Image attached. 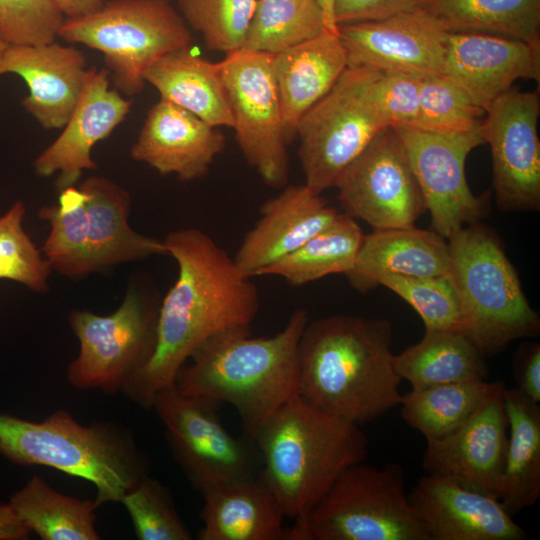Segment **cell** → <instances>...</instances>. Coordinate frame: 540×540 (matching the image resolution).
<instances>
[{
  "label": "cell",
  "mask_w": 540,
  "mask_h": 540,
  "mask_svg": "<svg viewBox=\"0 0 540 540\" xmlns=\"http://www.w3.org/2000/svg\"><path fill=\"white\" fill-rule=\"evenodd\" d=\"M199 540H290L283 509L261 475L201 493Z\"/></svg>",
  "instance_id": "obj_26"
},
{
  "label": "cell",
  "mask_w": 540,
  "mask_h": 540,
  "mask_svg": "<svg viewBox=\"0 0 540 540\" xmlns=\"http://www.w3.org/2000/svg\"><path fill=\"white\" fill-rule=\"evenodd\" d=\"M178 275L160 301L153 353L121 392L144 409L174 383L191 354L211 337L250 328L259 311L251 278L208 234L197 228L169 232L163 239Z\"/></svg>",
  "instance_id": "obj_1"
},
{
  "label": "cell",
  "mask_w": 540,
  "mask_h": 540,
  "mask_svg": "<svg viewBox=\"0 0 540 540\" xmlns=\"http://www.w3.org/2000/svg\"><path fill=\"white\" fill-rule=\"evenodd\" d=\"M257 0H177L184 20L203 36L210 50H240Z\"/></svg>",
  "instance_id": "obj_38"
},
{
  "label": "cell",
  "mask_w": 540,
  "mask_h": 540,
  "mask_svg": "<svg viewBox=\"0 0 540 540\" xmlns=\"http://www.w3.org/2000/svg\"><path fill=\"white\" fill-rule=\"evenodd\" d=\"M272 55L237 50L219 62L236 141L264 183L288 180L287 139L272 67Z\"/></svg>",
  "instance_id": "obj_13"
},
{
  "label": "cell",
  "mask_w": 540,
  "mask_h": 540,
  "mask_svg": "<svg viewBox=\"0 0 540 540\" xmlns=\"http://www.w3.org/2000/svg\"><path fill=\"white\" fill-rule=\"evenodd\" d=\"M25 213V204L17 200L0 214V280L13 281L35 293L45 294L53 271L24 229Z\"/></svg>",
  "instance_id": "obj_36"
},
{
  "label": "cell",
  "mask_w": 540,
  "mask_h": 540,
  "mask_svg": "<svg viewBox=\"0 0 540 540\" xmlns=\"http://www.w3.org/2000/svg\"><path fill=\"white\" fill-rule=\"evenodd\" d=\"M160 302L133 282L119 307L108 315L74 309L69 324L79 341V353L67 366L74 388L121 392L147 363L155 342Z\"/></svg>",
  "instance_id": "obj_10"
},
{
  "label": "cell",
  "mask_w": 540,
  "mask_h": 540,
  "mask_svg": "<svg viewBox=\"0 0 540 540\" xmlns=\"http://www.w3.org/2000/svg\"><path fill=\"white\" fill-rule=\"evenodd\" d=\"M131 196L102 176L59 190L56 203L38 217L49 226L41 248L52 271L71 279L155 255H168L163 240L138 233L129 224Z\"/></svg>",
  "instance_id": "obj_6"
},
{
  "label": "cell",
  "mask_w": 540,
  "mask_h": 540,
  "mask_svg": "<svg viewBox=\"0 0 540 540\" xmlns=\"http://www.w3.org/2000/svg\"><path fill=\"white\" fill-rule=\"evenodd\" d=\"M501 383L477 379L411 389L402 395L401 416L426 440L439 439L465 422Z\"/></svg>",
  "instance_id": "obj_34"
},
{
  "label": "cell",
  "mask_w": 540,
  "mask_h": 540,
  "mask_svg": "<svg viewBox=\"0 0 540 540\" xmlns=\"http://www.w3.org/2000/svg\"><path fill=\"white\" fill-rule=\"evenodd\" d=\"M517 388L532 401L540 402V346L531 345L521 355L516 367Z\"/></svg>",
  "instance_id": "obj_44"
},
{
  "label": "cell",
  "mask_w": 540,
  "mask_h": 540,
  "mask_svg": "<svg viewBox=\"0 0 540 540\" xmlns=\"http://www.w3.org/2000/svg\"><path fill=\"white\" fill-rule=\"evenodd\" d=\"M502 395L509 434L499 500L514 517L540 497V407L517 387Z\"/></svg>",
  "instance_id": "obj_29"
},
{
  "label": "cell",
  "mask_w": 540,
  "mask_h": 540,
  "mask_svg": "<svg viewBox=\"0 0 540 540\" xmlns=\"http://www.w3.org/2000/svg\"><path fill=\"white\" fill-rule=\"evenodd\" d=\"M501 383L472 415L451 433L426 440L422 467L426 474L499 499L508 439Z\"/></svg>",
  "instance_id": "obj_18"
},
{
  "label": "cell",
  "mask_w": 540,
  "mask_h": 540,
  "mask_svg": "<svg viewBox=\"0 0 540 540\" xmlns=\"http://www.w3.org/2000/svg\"><path fill=\"white\" fill-rule=\"evenodd\" d=\"M379 285L411 305L421 317L425 330H460L461 307L451 274L432 277L386 275Z\"/></svg>",
  "instance_id": "obj_39"
},
{
  "label": "cell",
  "mask_w": 540,
  "mask_h": 540,
  "mask_svg": "<svg viewBox=\"0 0 540 540\" xmlns=\"http://www.w3.org/2000/svg\"><path fill=\"white\" fill-rule=\"evenodd\" d=\"M430 540H521L524 530L498 498L426 474L408 493Z\"/></svg>",
  "instance_id": "obj_21"
},
{
  "label": "cell",
  "mask_w": 540,
  "mask_h": 540,
  "mask_svg": "<svg viewBox=\"0 0 540 540\" xmlns=\"http://www.w3.org/2000/svg\"><path fill=\"white\" fill-rule=\"evenodd\" d=\"M58 36L100 51L114 85L127 96L143 91L151 65L192 41L169 0L105 1L90 13L66 18Z\"/></svg>",
  "instance_id": "obj_9"
},
{
  "label": "cell",
  "mask_w": 540,
  "mask_h": 540,
  "mask_svg": "<svg viewBox=\"0 0 540 540\" xmlns=\"http://www.w3.org/2000/svg\"><path fill=\"white\" fill-rule=\"evenodd\" d=\"M65 19L50 0H0V37L9 46L54 42Z\"/></svg>",
  "instance_id": "obj_41"
},
{
  "label": "cell",
  "mask_w": 540,
  "mask_h": 540,
  "mask_svg": "<svg viewBox=\"0 0 540 540\" xmlns=\"http://www.w3.org/2000/svg\"><path fill=\"white\" fill-rule=\"evenodd\" d=\"M287 142L296 137L302 116L335 85L348 68L337 31L320 35L272 55Z\"/></svg>",
  "instance_id": "obj_25"
},
{
  "label": "cell",
  "mask_w": 540,
  "mask_h": 540,
  "mask_svg": "<svg viewBox=\"0 0 540 540\" xmlns=\"http://www.w3.org/2000/svg\"><path fill=\"white\" fill-rule=\"evenodd\" d=\"M363 238L355 218L339 213L330 225L259 276H278L292 286H302L331 274L346 275L354 267Z\"/></svg>",
  "instance_id": "obj_32"
},
{
  "label": "cell",
  "mask_w": 540,
  "mask_h": 540,
  "mask_svg": "<svg viewBox=\"0 0 540 540\" xmlns=\"http://www.w3.org/2000/svg\"><path fill=\"white\" fill-rule=\"evenodd\" d=\"M463 332L484 356L539 333L540 319L496 233L480 221L448 239Z\"/></svg>",
  "instance_id": "obj_7"
},
{
  "label": "cell",
  "mask_w": 540,
  "mask_h": 540,
  "mask_svg": "<svg viewBox=\"0 0 540 540\" xmlns=\"http://www.w3.org/2000/svg\"><path fill=\"white\" fill-rule=\"evenodd\" d=\"M218 406L209 399L182 394L175 383L161 389L152 405L173 458L201 493L255 475L253 447L226 429Z\"/></svg>",
  "instance_id": "obj_12"
},
{
  "label": "cell",
  "mask_w": 540,
  "mask_h": 540,
  "mask_svg": "<svg viewBox=\"0 0 540 540\" xmlns=\"http://www.w3.org/2000/svg\"><path fill=\"white\" fill-rule=\"evenodd\" d=\"M146 83L161 99L198 116L208 124L233 127L220 65L194 54L190 47L168 53L145 73Z\"/></svg>",
  "instance_id": "obj_28"
},
{
  "label": "cell",
  "mask_w": 540,
  "mask_h": 540,
  "mask_svg": "<svg viewBox=\"0 0 540 540\" xmlns=\"http://www.w3.org/2000/svg\"><path fill=\"white\" fill-rule=\"evenodd\" d=\"M432 277L451 274L448 243L434 230L412 227L373 229L364 235L354 267L346 274L353 288L367 292L386 275Z\"/></svg>",
  "instance_id": "obj_27"
},
{
  "label": "cell",
  "mask_w": 540,
  "mask_h": 540,
  "mask_svg": "<svg viewBox=\"0 0 540 540\" xmlns=\"http://www.w3.org/2000/svg\"><path fill=\"white\" fill-rule=\"evenodd\" d=\"M290 540H430L398 463H356L289 528Z\"/></svg>",
  "instance_id": "obj_8"
},
{
  "label": "cell",
  "mask_w": 540,
  "mask_h": 540,
  "mask_svg": "<svg viewBox=\"0 0 540 540\" xmlns=\"http://www.w3.org/2000/svg\"><path fill=\"white\" fill-rule=\"evenodd\" d=\"M317 1L319 5L321 6L324 13L326 28L330 31H337L338 28L333 17V1L334 0H317Z\"/></svg>",
  "instance_id": "obj_47"
},
{
  "label": "cell",
  "mask_w": 540,
  "mask_h": 540,
  "mask_svg": "<svg viewBox=\"0 0 540 540\" xmlns=\"http://www.w3.org/2000/svg\"><path fill=\"white\" fill-rule=\"evenodd\" d=\"M339 212L305 183L285 187L260 208V218L233 257L252 278L330 225Z\"/></svg>",
  "instance_id": "obj_24"
},
{
  "label": "cell",
  "mask_w": 540,
  "mask_h": 540,
  "mask_svg": "<svg viewBox=\"0 0 540 540\" xmlns=\"http://www.w3.org/2000/svg\"><path fill=\"white\" fill-rule=\"evenodd\" d=\"M132 101L110 88L105 69L89 68L80 97L60 135L34 160L41 177L57 175L58 190L76 185L85 170H95L93 147L125 120Z\"/></svg>",
  "instance_id": "obj_19"
},
{
  "label": "cell",
  "mask_w": 540,
  "mask_h": 540,
  "mask_svg": "<svg viewBox=\"0 0 540 540\" xmlns=\"http://www.w3.org/2000/svg\"><path fill=\"white\" fill-rule=\"evenodd\" d=\"M65 15L66 18L77 17L90 13L100 7L106 0H50Z\"/></svg>",
  "instance_id": "obj_46"
},
{
  "label": "cell",
  "mask_w": 540,
  "mask_h": 540,
  "mask_svg": "<svg viewBox=\"0 0 540 540\" xmlns=\"http://www.w3.org/2000/svg\"><path fill=\"white\" fill-rule=\"evenodd\" d=\"M11 505L42 540H99L94 500H81L53 489L33 475L10 497Z\"/></svg>",
  "instance_id": "obj_33"
},
{
  "label": "cell",
  "mask_w": 540,
  "mask_h": 540,
  "mask_svg": "<svg viewBox=\"0 0 540 540\" xmlns=\"http://www.w3.org/2000/svg\"><path fill=\"white\" fill-rule=\"evenodd\" d=\"M263 480L286 517L303 518L348 467L368 456L360 426L333 417L299 394L282 405L252 439Z\"/></svg>",
  "instance_id": "obj_4"
},
{
  "label": "cell",
  "mask_w": 540,
  "mask_h": 540,
  "mask_svg": "<svg viewBox=\"0 0 540 540\" xmlns=\"http://www.w3.org/2000/svg\"><path fill=\"white\" fill-rule=\"evenodd\" d=\"M444 75L485 112L518 79L540 80V46L480 32L446 33Z\"/></svg>",
  "instance_id": "obj_20"
},
{
  "label": "cell",
  "mask_w": 540,
  "mask_h": 540,
  "mask_svg": "<svg viewBox=\"0 0 540 540\" xmlns=\"http://www.w3.org/2000/svg\"><path fill=\"white\" fill-rule=\"evenodd\" d=\"M31 534L11 503H0V540H27Z\"/></svg>",
  "instance_id": "obj_45"
},
{
  "label": "cell",
  "mask_w": 540,
  "mask_h": 540,
  "mask_svg": "<svg viewBox=\"0 0 540 540\" xmlns=\"http://www.w3.org/2000/svg\"><path fill=\"white\" fill-rule=\"evenodd\" d=\"M308 321L307 311L297 309L284 328L269 337H251L250 328L221 332L191 354L174 383L182 394L231 404L253 439L299 394L297 349Z\"/></svg>",
  "instance_id": "obj_3"
},
{
  "label": "cell",
  "mask_w": 540,
  "mask_h": 540,
  "mask_svg": "<svg viewBox=\"0 0 540 540\" xmlns=\"http://www.w3.org/2000/svg\"><path fill=\"white\" fill-rule=\"evenodd\" d=\"M392 128L404 145L434 231L448 240L463 227L480 221L485 214V199L471 191L465 162L473 149L484 144L481 125L460 134L407 126Z\"/></svg>",
  "instance_id": "obj_15"
},
{
  "label": "cell",
  "mask_w": 540,
  "mask_h": 540,
  "mask_svg": "<svg viewBox=\"0 0 540 540\" xmlns=\"http://www.w3.org/2000/svg\"><path fill=\"white\" fill-rule=\"evenodd\" d=\"M393 366L411 389L485 379V356L460 330H425L422 339L393 355Z\"/></svg>",
  "instance_id": "obj_31"
},
{
  "label": "cell",
  "mask_w": 540,
  "mask_h": 540,
  "mask_svg": "<svg viewBox=\"0 0 540 540\" xmlns=\"http://www.w3.org/2000/svg\"><path fill=\"white\" fill-rule=\"evenodd\" d=\"M334 187L344 213L373 229L412 227L427 211L404 145L392 127L367 145Z\"/></svg>",
  "instance_id": "obj_14"
},
{
  "label": "cell",
  "mask_w": 540,
  "mask_h": 540,
  "mask_svg": "<svg viewBox=\"0 0 540 540\" xmlns=\"http://www.w3.org/2000/svg\"><path fill=\"white\" fill-rule=\"evenodd\" d=\"M418 129L460 134L477 129L485 111L445 75L419 77Z\"/></svg>",
  "instance_id": "obj_37"
},
{
  "label": "cell",
  "mask_w": 540,
  "mask_h": 540,
  "mask_svg": "<svg viewBox=\"0 0 540 540\" xmlns=\"http://www.w3.org/2000/svg\"><path fill=\"white\" fill-rule=\"evenodd\" d=\"M326 29L317 0H257L241 49L277 54Z\"/></svg>",
  "instance_id": "obj_35"
},
{
  "label": "cell",
  "mask_w": 540,
  "mask_h": 540,
  "mask_svg": "<svg viewBox=\"0 0 540 540\" xmlns=\"http://www.w3.org/2000/svg\"><path fill=\"white\" fill-rule=\"evenodd\" d=\"M348 68L444 75L446 33L417 8L378 21L338 25Z\"/></svg>",
  "instance_id": "obj_17"
},
{
  "label": "cell",
  "mask_w": 540,
  "mask_h": 540,
  "mask_svg": "<svg viewBox=\"0 0 540 540\" xmlns=\"http://www.w3.org/2000/svg\"><path fill=\"white\" fill-rule=\"evenodd\" d=\"M393 328L384 318L333 315L306 324L297 349L299 395L319 410L362 425L399 406Z\"/></svg>",
  "instance_id": "obj_2"
},
{
  "label": "cell",
  "mask_w": 540,
  "mask_h": 540,
  "mask_svg": "<svg viewBox=\"0 0 540 540\" xmlns=\"http://www.w3.org/2000/svg\"><path fill=\"white\" fill-rule=\"evenodd\" d=\"M372 74L347 68L298 123V156L305 184L314 193L334 187L345 168L389 127L371 96Z\"/></svg>",
  "instance_id": "obj_11"
},
{
  "label": "cell",
  "mask_w": 540,
  "mask_h": 540,
  "mask_svg": "<svg viewBox=\"0 0 540 540\" xmlns=\"http://www.w3.org/2000/svg\"><path fill=\"white\" fill-rule=\"evenodd\" d=\"M538 91L509 89L488 107L481 122L492 156L493 188L500 210L540 208V140Z\"/></svg>",
  "instance_id": "obj_16"
},
{
  "label": "cell",
  "mask_w": 540,
  "mask_h": 540,
  "mask_svg": "<svg viewBox=\"0 0 540 540\" xmlns=\"http://www.w3.org/2000/svg\"><path fill=\"white\" fill-rule=\"evenodd\" d=\"M420 0H334L333 17L336 25L378 21L412 11Z\"/></svg>",
  "instance_id": "obj_43"
},
{
  "label": "cell",
  "mask_w": 540,
  "mask_h": 540,
  "mask_svg": "<svg viewBox=\"0 0 540 540\" xmlns=\"http://www.w3.org/2000/svg\"><path fill=\"white\" fill-rule=\"evenodd\" d=\"M0 454L14 464L47 466L92 483L97 507L121 502L151 468L128 427L112 421L83 425L65 409L41 422L0 414Z\"/></svg>",
  "instance_id": "obj_5"
},
{
  "label": "cell",
  "mask_w": 540,
  "mask_h": 540,
  "mask_svg": "<svg viewBox=\"0 0 540 540\" xmlns=\"http://www.w3.org/2000/svg\"><path fill=\"white\" fill-rule=\"evenodd\" d=\"M81 50L50 42L40 45H10L0 58V76L16 74L29 94L25 110L46 129L62 128L70 117L87 73Z\"/></svg>",
  "instance_id": "obj_23"
},
{
  "label": "cell",
  "mask_w": 540,
  "mask_h": 540,
  "mask_svg": "<svg viewBox=\"0 0 540 540\" xmlns=\"http://www.w3.org/2000/svg\"><path fill=\"white\" fill-rule=\"evenodd\" d=\"M225 143L216 127L160 99L149 110L130 156L161 175L173 174L187 182L208 174Z\"/></svg>",
  "instance_id": "obj_22"
},
{
  "label": "cell",
  "mask_w": 540,
  "mask_h": 540,
  "mask_svg": "<svg viewBox=\"0 0 540 540\" xmlns=\"http://www.w3.org/2000/svg\"><path fill=\"white\" fill-rule=\"evenodd\" d=\"M418 80L409 74L373 71L371 96L389 127H418Z\"/></svg>",
  "instance_id": "obj_42"
},
{
  "label": "cell",
  "mask_w": 540,
  "mask_h": 540,
  "mask_svg": "<svg viewBox=\"0 0 540 540\" xmlns=\"http://www.w3.org/2000/svg\"><path fill=\"white\" fill-rule=\"evenodd\" d=\"M140 540H190L192 534L180 517L169 489L147 476L121 502Z\"/></svg>",
  "instance_id": "obj_40"
},
{
  "label": "cell",
  "mask_w": 540,
  "mask_h": 540,
  "mask_svg": "<svg viewBox=\"0 0 540 540\" xmlns=\"http://www.w3.org/2000/svg\"><path fill=\"white\" fill-rule=\"evenodd\" d=\"M417 9L443 32H480L540 46V0H420Z\"/></svg>",
  "instance_id": "obj_30"
},
{
  "label": "cell",
  "mask_w": 540,
  "mask_h": 540,
  "mask_svg": "<svg viewBox=\"0 0 540 540\" xmlns=\"http://www.w3.org/2000/svg\"><path fill=\"white\" fill-rule=\"evenodd\" d=\"M8 46L9 45H7L5 43V41L0 37V58L3 55V53L5 52V50L7 49Z\"/></svg>",
  "instance_id": "obj_48"
}]
</instances>
